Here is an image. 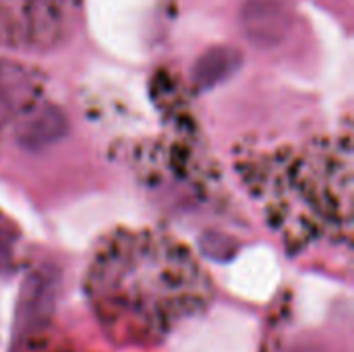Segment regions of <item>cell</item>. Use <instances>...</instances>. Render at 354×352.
Segmentation results:
<instances>
[{
	"label": "cell",
	"instance_id": "cell-1",
	"mask_svg": "<svg viewBox=\"0 0 354 352\" xmlns=\"http://www.w3.org/2000/svg\"><path fill=\"white\" fill-rule=\"evenodd\" d=\"M89 307L118 346H151L214 299L209 274L174 237L120 230L108 237L85 276Z\"/></svg>",
	"mask_w": 354,
	"mask_h": 352
},
{
	"label": "cell",
	"instance_id": "cell-2",
	"mask_svg": "<svg viewBox=\"0 0 354 352\" xmlns=\"http://www.w3.org/2000/svg\"><path fill=\"white\" fill-rule=\"evenodd\" d=\"M241 176L288 249L317 243L348 247L351 133L257 151L241 162Z\"/></svg>",
	"mask_w": 354,
	"mask_h": 352
},
{
	"label": "cell",
	"instance_id": "cell-3",
	"mask_svg": "<svg viewBox=\"0 0 354 352\" xmlns=\"http://www.w3.org/2000/svg\"><path fill=\"white\" fill-rule=\"evenodd\" d=\"M79 0H0V48L50 50L75 29Z\"/></svg>",
	"mask_w": 354,
	"mask_h": 352
},
{
	"label": "cell",
	"instance_id": "cell-4",
	"mask_svg": "<svg viewBox=\"0 0 354 352\" xmlns=\"http://www.w3.org/2000/svg\"><path fill=\"white\" fill-rule=\"evenodd\" d=\"M46 106V79L27 64L0 58V145L8 135L17 141L25 124Z\"/></svg>",
	"mask_w": 354,
	"mask_h": 352
},
{
	"label": "cell",
	"instance_id": "cell-5",
	"mask_svg": "<svg viewBox=\"0 0 354 352\" xmlns=\"http://www.w3.org/2000/svg\"><path fill=\"white\" fill-rule=\"evenodd\" d=\"M295 21L292 0H245L241 25L251 44L261 48L278 46Z\"/></svg>",
	"mask_w": 354,
	"mask_h": 352
},
{
	"label": "cell",
	"instance_id": "cell-6",
	"mask_svg": "<svg viewBox=\"0 0 354 352\" xmlns=\"http://www.w3.org/2000/svg\"><path fill=\"white\" fill-rule=\"evenodd\" d=\"M241 66V52L228 46H218L207 50L193 68V87L205 91L226 81Z\"/></svg>",
	"mask_w": 354,
	"mask_h": 352
},
{
	"label": "cell",
	"instance_id": "cell-7",
	"mask_svg": "<svg viewBox=\"0 0 354 352\" xmlns=\"http://www.w3.org/2000/svg\"><path fill=\"white\" fill-rule=\"evenodd\" d=\"M10 255H12V251H10V247H8L6 239L0 237V272L6 270V266L10 263Z\"/></svg>",
	"mask_w": 354,
	"mask_h": 352
}]
</instances>
